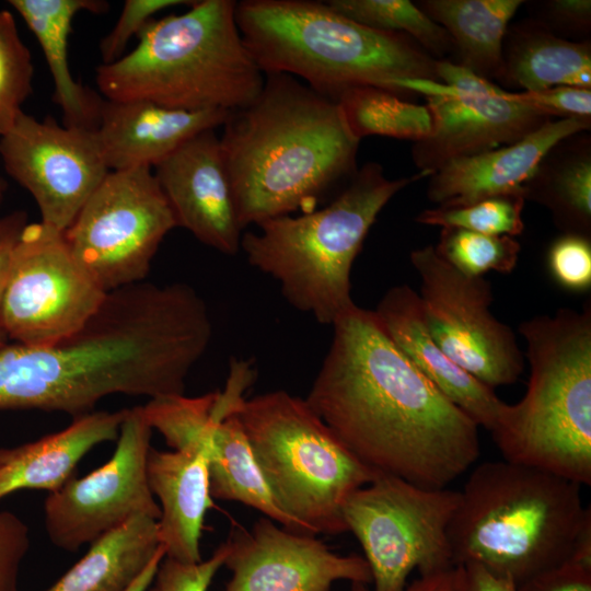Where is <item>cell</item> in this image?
I'll return each instance as SVG.
<instances>
[{
  "instance_id": "484cf974",
  "label": "cell",
  "mask_w": 591,
  "mask_h": 591,
  "mask_svg": "<svg viewBox=\"0 0 591 591\" xmlns=\"http://www.w3.org/2000/svg\"><path fill=\"white\" fill-rule=\"evenodd\" d=\"M584 131L556 143L523 185L524 199L546 207L564 233L590 237L591 141Z\"/></svg>"
},
{
  "instance_id": "5b68a950",
  "label": "cell",
  "mask_w": 591,
  "mask_h": 591,
  "mask_svg": "<svg viewBox=\"0 0 591 591\" xmlns=\"http://www.w3.org/2000/svg\"><path fill=\"white\" fill-rule=\"evenodd\" d=\"M580 488L506 460L477 465L449 526L454 564L480 565L517 586L561 564L591 519Z\"/></svg>"
},
{
  "instance_id": "f6af8a7d",
  "label": "cell",
  "mask_w": 591,
  "mask_h": 591,
  "mask_svg": "<svg viewBox=\"0 0 591 591\" xmlns=\"http://www.w3.org/2000/svg\"><path fill=\"white\" fill-rule=\"evenodd\" d=\"M7 188H8L7 182L2 177H0V206L4 199Z\"/></svg>"
},
{
  "instance_id": "44dd1931",
  "label": "cell",
  "mask_w": 591,
  "mask_h": 591,
  "mask_svg": "<svg viewBox=\"0 0 591 591\" xmlns=\"http://www.w3.org/2000/svg\"><path fill=\"white\" fill-rule=\"evenodd\" d=\"M148 483L159 499L158 536L165 557L193 564L202 560L200 536L213 508L207 453L201 448L160 451L151 448Z\"/></svg>"
},
{
  "instance_id": "ee69618b",
  "label": "cell",
  "mask_w": 591,
  "mask_h": 591,
  "mask_svg": "<svg viewBox=\"0 0 591 591\" xmlns=\"http://www.w3.org/2000/svg\"><path fill=\"white\" fill-rule=\"evenodd\" d=\"M164 556H165V552H164V548L161 546L157 555L148 564L144 570L136 578V580L125 591H147Z\"/></svg>"
},
{
  "instance_id": "74e56055",
  "label": "cell",
  "mask_w": 591,
  "mask_h": 591,
  "mask_svg": "<svg viewBox=\"0 0 591 591\" xmlns=\"http://www.w3.org/2000/svg\"><path fill=\"white\" fill-rule=\"evenodd\" d=\"M30 545L27 525L15 513L0 511V591H19L20 568Z\"/></svg>"
},
{
  "instance_id": "7c38bea8",
  "label": "cell",
  "mask_w": 591,
  "mask_h": 591,
  "mask_svg": "<svg viewBox=\"0 0 591 591\" xmlns=\"http://www.w3.org/2000/svg\"><path fill=\"white\" fill-rule=\"evenodd\" d=\"M420 279L424 323L436 344L456 364L491 389L515 383L523 356L512 329L497 320L490 283L462 274L432 245L410 252Z\"/></svg>"
},
{
  "instance_id": "f35d334b",
  "label": "cell",
  "mask_w": 591,
  "mask_h": 591,
  "mask_svg": "<svg viewBox=\"0 0 591 591\" xmlns=\"http://www.w3.org/2000/svg\"><path fill=\"white\" fill-rule=\"evenodd\" d=\"M518 591H591V563L568 558L517 586Z\"/></svg>"
},
{
  "instance_id": "52a82bcc",
  "label": "cell",
  "mask_w": 591,
  "mask_h": 591,
  "mask_svg": "<svg viewBox=\"0 0 591 591\" xmlns=\"http://www.w3.org/2000/svg\"><path fill=\"white\" fill-rule=\"evenodd\" d=\"M432 175L419 171L389 178L376 162H368L328 205L298 216H283L242 234L248 264L280 285L294 309L320 324L334 322L356 303L351 268L385 205L403 188Z\"/></svg>"
},
{
  "instance_id": "d6a6232c",
  "label": "cell",
  "mask_w": 591,
  "mask_h": 591,
  "mask_svg": "<svg viewBox=\"0 0 591 591\" xmlns=\"http://www.w3.org/2000/svg\"><path fill=\"white\" fill-rule=\"evenodd\" d=\"M34 66L13 14L0 10V137L15 123L33 91Z\"/></svg>"
},
{
  "instance_id": "83f0119b",
  "label": "cell",
  "mask_w": 591,
  "mask_h": 591,
  "mask_svg": "<svg viewBox=\"0 0 591 591\" xmlns=\"http://www.w3.org/2000/svg\"><path fill=\"white\" fill-rule=\"evenodd\" d=\"M160 548L158 521L136 517L90 544L46 591H125Z\"/></svg>"
},
{
  "instance_id": "6da1fadb",
  "label": "cell",
  "mask_w": 591,
  "mask_h": 591,
  "mask_svg": "<svg viewBox=\"0 0 591 591\" xmlns=\"http://www.w3.org/2000/svg\"><path fill=\"white\" fill-rule=\"evenodd\" d=\"M329 349L305 401L366 466L445 488L480 454L477 424L396 347L372 310L333 324Z\"/></svg>"
},
{
  "instance_id": "f546056e",
  "label": "cell",
  "mask_w": 591,
  "mask_h": 591,
  "mask_svg": "<svg viewBox=\"0 0 591 591\" xmlns=\"http://www.w3.org/2000/svg\"><path fill=\"white\" fill-rule=\"evenodd\" d=\"M340 14L372 28L403 33L441 60L454 51L448 32L408 0H328Z\"/></svg>"
},
{
  "instance_id": "2e32d148",
  "label": "cell",
  "mask_w": 591,
  "mask_h": 591,
  "mask_svg": "<svg viewBox=\"0 0 591 591\" xmlns=\"http://www.w3.org/2000/svg\"><path fill=\"white\" fill-rule=\"evenodd\" d=\"M225 544L223 566L232 575L224 591H331L339 580L372 582L364 557L334 553L316 535L266 517L251 530L234 531Z\"/></svg>"
},
{
  "instance_id": "ffe728a7",
  "label": "cell",
  "mask_w": 591,
  "mask_h": 591,
  "mask_svg": "<svg viewBox=\"0 0 591 591\" xmlns=\"http://www.w3.org/2000/svg\"><path fill=\"white\" fill-rule=\"evenodd\" d=\"M373 312L396 347L445 397L478 427L494 428L505 402L436 344L414 289L407 285L390 288Z\"/></svg>"
},
{
  "instance_id": "e575fe53",
  "label": "cell",
  "mask_w": 591,
  "mask_h": 591,
  "mask_svg": "<svg viewBox=\"0 0 591 591\" xmlns=\"http://www.w3.org/2000/svg\"><path fill=\"white\" fill-rule=\"evenodd\" d=\"M189 0H126L118 20L100 43L102 63L107 65L125 55L127 44L138 36L158 12L187 4Z\"/></svg>"
},
{
  "instance_id": "f1b7e54d",
  "label": "cell",
  "mask_w": 591,
  "mask_h": 591,
  "mask_svg": "<svg viewBox=\"0 0 591 591\" xmlns=\"http://www.w3.org/2000/svg\"><path fill=\"white\" fill-rule=\"evenodd\" d=\"M345 120L358 139L383 136L415 142L427 139L433 119L426 105L376 86H355L343 92L336 101Z\"/></svg>"
},
{
  "instance_id": "60d3db41",
  "label": "cell",
  "mask_w": 591,
  "mask_h": 591,
  "mask_svg": "<svg viewBox=\"0 0 591 591\" xmlns=\"http://www.w3.org/2000/svg\"><path fill=\"white\" fill-rule=\"evenodd\" d=\"M27 223V215L23 210H16L0 217V347L8 344V337L2 326L1 312L11 258L21 233Z\"/></svg>"
},
{
  "instance_id": "d6986e66",
  "label": "cell",
  "mask_w": 591,
  "mask_h": 591,
  "mask_svg": "<svg viewBox=\"0 0 591 591\" xmlns=\"http://www.w3.org/2000/svg\"><path fill=\"white\" fill-rule=\"evenodd\" d=\"M230 113L104 99L95 134L109 171L153 169L193 137L223 126Z\"/></svg>"
},
{
  "instance_id": "bcb514c9",
  "label": "cell",
  "mask_w": 591,
  "mask_h": 591,
  "mask_svg": "<svg viewBox=\"0 0 591 591\" xmlns=\"http://www.w3.org/2000/svg\"><path fill=\"white\" fill-rule=\"evenodd\" d=\"M7 448H0V466L3 464L5 459Z\"/></svg>"
},
{
  "instance_id": "8fae6325",
  "label": "cell",
  "mask_w": 591,
  "mask_h": 591,
  "mask_svg": "<svg viewBox=\"0 0 591 591\" xmlns=\"http://www.w3.org/2000/svg\"><path fill=\"white\" fill-rule=\"evenodd\" d=\"M107 292L77 262L63 232L27 223L12 254L2 301L8 339L49 346L79 332Z\"/></svg>"
},
{
  "instance_id": "1f68e13d",
  "label": "cell",
  "mask_w": 591,
  "mask_h": 591,
  "mask_svg": "<svg viewBox=\"0 0 591 591\" xmlns=\"http://www.w3.org/2000/svg\"><path fill=\"white\" fill-rule=\"evenodd\" d=\"M524 202L521 194L490 196L467 205L426 209L417 215L416 221L421 224L514 237L524 229Z\"/></svg>"
},
{
  "instance_id": "b9f144b4",
  "label": "cell",
  "mask_w": 591,
  "mask_h": 591,
  "mask_svg": "<svg viewBox=\"0 0 591 591\" xmlns=\"http://www.w3.org/2000/svg\"><path fill=\"white\" fill-rule=\"evenodd\" d=\"M349 591H371L367 583H350ZM404 591H466L465 570L455 565L447 570L428 576H420Z\"/></svg>"
},
{
  "instance_id": "277c9868",
  "label": "cell",
  "mask_w": 591,
  "mask_h": 591,
  "mask_svg": "<svg viewBox=\"0 0 591 591\" xmlns=\"http://www.w3.org/2000/svg\"><path fill=\"white\" fill-rule=\"evenodd\" d=\"M233 0L193 1L182 14L151 20L137 46L96 68L108 101H148L188 111L233 112L262 91L265 74L245 47Z\"/></svg>"
},
{
  "instance_id": "7bdbcfd3",
  "label": "cell",
  "mask_w": 591,
  "mask_h": 591,
  "mask_svg": "<svg viewBox=\"0 0 591 591\" xmlns=\"http://www.w3.org/2000/svg\"><path fill=\"white\" fill-rule=\"evenodd\" d=\"M466 591H518L515 582L477 564H466Z\"/></svg>"
},
{
  "instance_id": "7a4b0ae2",
  "label": "cell",
  "mask_w": 591,
  "mask_h": 591,
  "mask_svg": "<svg viewBox=\"0 0 591 591\" xmlns=\"http://www.w3.org/2000/svg\"><path fill=\"white\" fill-rule=\"evenodd\" d=\"M241 227L310 212L356 174L360 139L338 103L283 73L229 114L219 137Z\"/></svg>"
},
{
  "instance_id": "9c48e42d",
  "label": "cell",
  "mask_w": 591,
  "mask_h": 591,
  "mask_svg": "<svg viewBox=\"0 0 591 591\" xmlns=\"http://www.w3.org/2000/svg\"><path fill=\"white\" fill-rule=\"evenodd\" d=\"M459 500V490L384 474L349 496L343 518L361 545L373 591H404L414 570L428 576L455 566L449 526Z\"/></svg>"
},
{
  "instance_id": "4dcf8cb0",
  "label": "cell",
  "mask_w": 591,
  "mask_h": 591,
  "mask_svg": "<svg viewBox=\"0 0 591 591\" xmlns=\"http://www.w3.org/2000/svg\"><path fill=\"white\" fill-rule=\"evenodd\" d=\"M433 247L452 267L472 277H483L488 271L511 273L521 251L519 242L512 236L456 228H442Z\"/></svg>"
},
{
  "instance_id": "603a6c76",
  "label": "cell",
  "mask_w": 591,
  "mask_h": 591,
  "mask_svg": "<svg viewBox=\"0 0 591 591\" xmlns=\"http://www.w3.org/2000/svg\"><path fill=\"white\" fill-rule=\"evenodd\" d=\"M36 37L54 82V102L60 107L63 125L95 130L103 100L77 82L68 60V42L72 21L81 12L102 14L108 2L103 0H11Z\"/></svg>"
},
{
  "instance_id": "8d00e7d4",
  "label": "cell",
  "mask_w": 591,
  "mask_h": 591,
  "mask_svg": "<svg viewBox=\"0 0 591 591\" xmlns=\"http://www.w3.org/2000/svg\"><path fill=\"white\" fill-rule=\"evenodd\" d=\"M506 97L548 117L590 118L591 116V89L560 85L520 93L506 91Z\"/></svg>"
},
{
  "instance_id": "5bb4252c",
  "label": "cell",
  "mask_w": 591,
  "mask_h": 591,
  "mask_svg": "<svg viewBox=\"0 0 591 591\" xmlns=\"http://www.w3.org/2000/svg\"><path fill=\"white\" fill-rule=\"evenodd\" d=\"M151 436L142 406L125 409L112 457L49 493L44 523L53 545L73 553L136 517L159 520L160 507L147 476Z\"/></svg>"
},
{
  "instance_id": "3957f363",
  "label": "cell",
  "mask_w": 591,
  "mask_h": 591,
  "mask_svg": "<svg viewBox=\"0 0 591 591\" xmlns=\"http://www.w3.org/2000/svg\"><path fill=\"white\" fill-rule=\"evenodd\" d=\"M235 20L264 74H289L335 101L355 86L404 97L394 86L398 80L439 81L438 59L412 37L362 25L325 1L243 0Z\"/></svg>"
},
{
  "instance_id": "9a60e30c",
  "label": "cell",
  "mask_w": 591,
  "mask_h": 591,
  "mask_svg": "<svg viewBox=\"0 0 591 591\" xmlns=\"http://www.w3.org/2000/svg\"><path fill=\"white\" fill-rule=\"evenodd\" d=\"M5 172L34 198L40 222L66 231L109 170L95 130L24 112L0 137Z\"/></svg>"
},
{
  "instance_id": "8992f818",
  "label": "cell",
  "mask_w": 591,
  "mask_h": 591,
  "mask_svg": "<svg viewBox=\"0 0 591 591\" xmlns=\"http://www.w3.org/2000/svg\"><path fill=\"white\" fill-rule=\"evenodd\" d=\"M530 376L489 431L502 459L591 484V305L523 321Z\"/></svg>"
},
{
  "instance_id": "d4e9b609",
  "label": "cell",
  "mask_w": 591,
  "mask_h": 591,
  "mask_svg": "<svg viewBox=\"0 0 591 591\" xmlns=\"http://www.w3.org/2000/svg\"><path fill=\"white\" fill-rule=\"evenodd\" d=\"M502 61L501 78L525 91L560 85L591 89L590 42L565 39L543 23H520L508 30Z\"/></svg>"
},
{
  "instance_id": "ac0fdd59",
  "label": "cell",
  "mask_w": 591,
  "mask_h": 591,
  "mask_svg": "<svg viewBox=\"0 0 591 591\" xmlns=\"http://www.w3.org/2000/svg\"><path fill=\"white\" fill-rule=\"evenodd\" d=\"M591 119L549 120L522 139L474 155L451 160L429 176L428 199L438 207L521 194L546 153L559 141L590 128Z\"/></svg>"
},
{
  "instance_id": "4fadbf2b",
  "label": "cell",
  "mask_w": 591,
  "mask_h": 591,
  "mask_svg": "<svg viewBox=\"0 0 591 591\" xmlns=\"http://www.w3.org/2000/svg\"><path fill=\"white\" fill-rule=\"evenodd\" d=\"M439 81L406 79L394 83L403 95L426 96L431 135L415 142L412 154L420 171L432 174L447 162L511 144L551 120L547 115L510 101L489 80L448 59H438Z\"/></svg>"
},
{
  "instance_id": "ba28073f",
  "label": "cell",
  "mask_w": 591,
  "mask_h": 591,
  "mask_svg": "<svg viewBox=\"0 0 591 591\" xmlns=\"http://www.w3.org/2000/svg\"><path fill=\"white\" fill-rule=\"evenodd\" d=\"M235 412L276 505L312 535L348 532L344 503L381 474L360 462L305 398L270 391L243 397Z\"/></svg>"
},
{
  "instance_id": "d590c367",
  "label": "cell",
  "mask_w": 591,
  "mask_h": 591,
  "mask_svg": "<svg viewBox=\"0 0 591 591\" xmlns=\"http://www.w3.org/2000/svg\"><path fill=\"white\" fill-rule=\"evenodd\" d=\"M228 554L225 542L206 560L186 564L165 557L147 591H208Z\"/></svg>"
},
{
  "instance_id": "ab89813d",
  "label": "cell",
  "mask_w": 591,
  "mask_h": 591,
  "mask_svg": "<svg viewBox=\"0 0 591 591\" xmlns=\"http://www.w3.org/2000/svg\"><path fill=\"white\" fill-rule=\"evenodd\" d=\"M549 24L547 28H558L569 33H587L591 27L590 0H548L541 4Z\"/></svg>"
},
{
  "instance_id": "30bf717a",
  "label": "cell",
  "mask_w": 591,
  "mask_h": 591,
  "mask_svg": "<svg viewBox=\"0 0 591 591\" xmlns=\"http://www.w3.org/2000/svg\"><path fill=\"white\" fill-rule=\"evenodd\" d=\"M176 228L150 167L109 171L63 231L77 262L106 292L144 281Z\"/></svg>"
},
{
  "instance_id": "4316f807",
  "label": "cell",
  "mask_w": 591,
  "mask_h": 591,
  "mask_svg": "<svg viewBox=\"0 0 591 591\" xmlns=\"http://www.w3.org/2000/svg\"><path fill=\"white\" fill-rule=\"evenodd\" d=\"M522 0H422L417 7L450 35L457 65L490 81L502 76L508 25Z\"/></svg>"
},
{
  "instance_id": "e0dca14e",
  "label": "cell",
  "mask_w": 591,
  "mask_h": 591,
  "mask_svg": "<svg viewBox=\"0 0 591 591\" xmlns=\"http://www.w3.org/2000/svg\"><path fill=\"white\" fill-rule=\"evenodd\" d=\"M153 169L176 227L207 246L235 255L243 228L215 130L193 137Z\"/></svg>"
},
{
  "instance_id": "836d02e7",
  "label": "cell",
  "mask_w": 591,
  "mask_h": 591,
  "mask_svg": "<svg viewBox=\"0 0 591 591\" xmlns=\"http://www.w3.org/2000/svg\"><path fill=\"white\" fill-rule=\"evenodd\" d=\"M547 268L554 281L572 292L591 287V240L589 236L564 233L547 252Z\"/></svg>"
},
{
  "instance_id": "cb8c5ba5",
  "label": "cell",
  "mask_w": 591,
  "mask_h": 591,
  "mask_svg": "<svg viewBox=\"0 0 591 591\" xmlns=\"http://www.w3.org/2000/svg\"><path fill=\"white\" fill-rule=\"evenodd\" d=\"M241 399L227 408L216 398L212 406V426L205 447L212 498L241 502L287 530L310 534L274 501L235 412Z\"/></svg>"
},
{
  "instance_id": "7402d4cb",
  "label": "cell",
  "mask_w": 591,
  "mask_h": 591,
  "mask_svg": "<svg viewBox=\"0 0 591 591\" xmlns=\"http://www.w3.org/2000/svg\"><path fill=\"white\" fill-rule=\"evenodd\" d=\"M125 409L91 412L65 429L36 441L7 448L0 466V499L22 489L53 493L74 475L79 462L96 445L119 436Z\"/></svg>"
}]
</instances>
